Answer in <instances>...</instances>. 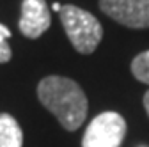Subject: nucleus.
Here are the masks:
<instances>
[{
  "instance_id": "nucleus-1",
  "label": "nucleus",
  "mask_w": 149,
  "mask_h": 147,
  "mask_svg": "<svg viewBox=\"0 0 149 147\" xmlns=\"http://www.w3.org/2000/svg\"><path fill=\"white\" fill-rule=\"evenodd\" d=\"M37 98L68 131L78 130L87 117L89 103L85 92L71 78L57 75L45 76L37 85Z\"/></svg>"
},
{
  "instance_id": "nucleus-2",
  "label": "nucleus",
  "mask_w": 149,
  "mask_h": 147,
  "mask_svg": "<svg viewBox=\"0 0 149 147\" xmlns=\"http://www.w3.org/2000/svg\"><path fill=\"white\" fill-rule=\"evenodd\" d=\"M59 16L66 30V35L78 53L89 55L98 48L103 37V27L96 16H92L89 11L73 4L62 6Z\"/></svg>"
},
{
  "instance_id": "nucleus-3",
  "label": "nucleus",
  "mask_w": 149,
  "mask_h": 147,
  "mask_svg": "<svg viewBox=\"0 0 149 147\" xmlns=\"http://www.w3.org/2000/svg\"><path fill=\"white\" fill-rule=\"evenodd\" d=\"M126 137V121L117 112H103L87 126L82 147H121Z\"/></svg>"
},
{
  "instance_id": "nucleus-4",
  "label": "nucleus",
  "mask_w": 149,
  "mask_h": 147,
  "mask_svg": "<svg viewBox=\"0 0 149 147\" xmlns=\"http://www.w3.org/2000/svg\"><path fill=\"white\" fill-rule=\"evenodd\" d=\"M100 9L128 28H149V0H100Z\"/></svg>"
},
{
  "instance_id": "nucleus-5",
  "label": "nucleus",
  "mask_w": 149,
  "mask_h": 147,
  "mask_svg": "<svg viewBox=\"0 0 149 147\" xmlns=\"http://www.w3.org/2000/svg\"><path fill=\"white\" fill-rule=\"evenodd\" d=\"M50 9L46 0H22L18 27L29 39H37L50 28Z\"/></svg>"
},
{
  "instance_id": "nucleus-6",
  "label": "nucleus",
  "mask_w": 149,
  "mask_h": 147,
  "mask_svg": "<svg viewBox=\"0 0 149 147\" xmlns=\"http://www.w3.org/2000/svg\"><path fill=\"white\" fill-rule=\"evenodd\" d=\"M0 147H23V131L9 114H0Z\"/></svg>"
},
{
  "instance_id": "nucleus-7",
  "label": "nucleus",
  "mask_w": 149,
  "mask_h": 147,
  "mask_svg": "<svg viewBox=\"0 0 149 147\" xmlns=\"http://www.w3.org/2000/svg\"><path fill=\"white\" fill-rule=\"evenodd\" d=\"M132 73L139 82L149 85V50L139 53L132 60Z\"/></svg>"
},
{
  "instance_id": "nucleus-8",
  "label": "nucleus",
  "mask_w": 149,
  "mask_h": 147,
  "mask_svg": "<svg viewBox=\"0 0 149 147\" xmlns=\"http://www.w3.org/2000/svg\"><path fill=\"white\" fill-rule=\"evenodd\" d=\"M11 39V30L4 25L0 23V64H6L11 60L13 57V51H11V46H9V41Z\"/></svg>"
},
{
  "instance_id": "nucleus-9",
  "label": "nucleus",
  "mask_w": 149,
  "mask_h": 147,
  "mask_svg": "<svg viewBox=\"0 0 149 147\" xmlns=\"http://www.w3.org/2000/svg\"><path fill=\"white\" fill-rule=\"evenodd\" d=\"M144 108H146V114L149 115V90L144 94Z\"/></svg>"
},
{
  "instance_id": "nucleus-10",
  "label": "nucleus",
  "mask_w": 149,
  "mask_h": 147,
  "mask_svg": "<svg viewBox=\"0 0 149 147\" xmlns=\"http://www.w3.org/2000/svg\"><path fill=\"white\" fill-rule=\"evenodd\" d=\"M52 7H53V11H57V12H61V9H62V6H61V4H57V2H55Z\"/></svg>"
}]
</instances>
